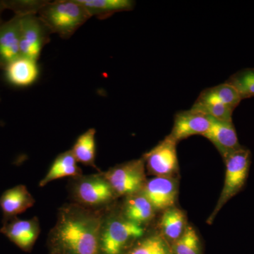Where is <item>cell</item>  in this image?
I'll use <instances>...</instances> for the list:
<instances>
[{"mask_svg": "<svg viewBox=\"0 0 254 254\" xmlns=\"http://www.w3.org/2000/svg\"><path fill=\"white\" fill-rule=\"evenodd\" d=\"M210 125L208 115L194 108L176 114L171 133L168 135L177 143L194 135H203Z\"/></svg>", "mask_w": 254, "mask_h": 254, "instance_id": "8fae6325", "label": "cell"}, {"mask_svg": "<svg viewBox=\"0 0 254 254\" xmlns=\"http://www.w3.org/2000/svg\"><path fill=\"white\" fill-rule=\"evenodd\" d=\"M141 192L155 210H165L175 206L178 184L175 177H155L147 180Z\"/></svg>", "mask_w": 254, "mask_h": 254, "instance_id": "30bf717a", "label": "cell"}, {"mask_svg": "<svg viewBox=\"0 0 254 254\" xmlns=\"http://www.w3.org/2000/svg\"><path fill=\"white\" fill-rule=\"evenodd\" d=\"M0 70H2V67H1V64H0Z\"/></svg>", "mask_w": 254, "mask_h": 254, "instance_id": "83f0119b", "label": "cell"}, {"mask_svg": "<svg viewBox=\"0 0 254 254\" xmlns=\"http://www.w3.org/2000/svg\"><path fill=\"white\" fill-rule=\"evenodd\" d=\"M125 254H173L171 246L160 232L145 235L137 240Z\"/></svg>", "mask_w": 254, "mask_h": 254, "instance_id": "7402d4cb", "label": "cell"}, {"mask_svg": "<svg viewBox=\"0 0 254 254\" xmlns=\"http://www.w3.org/2000/svg\"><path fill=\"white\" fill-rule=\"evenodd\" d=\"M209 129L203 136L208 138L225 159L233 152L242 148L236 130L232 122L220 121L210 118Z\"/></svg>", "mask_w": 254, "mask_h": 254, "instance_id": "7c38bea8", "label": "cell"}, {"mask_svg": "<svg viewBox=\"0 0 254 254\" xmlns=\"http://www.w3.org/2000/svg\"><path fill=\"white\" fill-rule=\"evenodd\" d=\"M82 171L71 150L60 153L55 159L46 176L40 182L39 187H44L50 182L64 177L77 178L82 176Z\"/></svg>", "mask_w": 254, "mask_h": 254, "instance_id": "e0dca14e", "label": "cell"}, {"mask_svg": "<svg viewBox=\"0 0 254 254\" xmlns=\"http://www.w3.org/2000/svg\"><path fill=\"white\" fill-rule=\"evenodd\" d=\"M38 16L52 34L68 39L91 18L78 0L48 1Z\"/></svg>", "mask_w": 254, "mask_h": 254, "instance_id": "7a4b0ae2", "label": "cell"}, {"mask_svg": "<svg viewBox=\"0 0 254 254\" xmlns=\"http://www.w3.org/2000/svg\"><path fill=\"white\" fill-rule=\"evenodd\" d=\"M155 211L141 191L126 197L121 213L127 220L143 227L153 218Z\"/></svg>", "mask_w": 254, "mask_h": 254, "instance_id": "2e32d148", "label": "cell"}, {"mask_svg": "<svg viewBox=\"0 0 254 254\" xmlns=\"http://www.w3.org/2000/svg\"><path fill=\"white\" fill-rule=\"evenodd\" d=\"M50 254H54V253H50Z\"/></svg>", "mask_w": 254, "mask_h": 254, "instance_id": "f546056e", "label": "cell"}, {"mask_svg": "<svg viewBox=\"0 0 254 254\" xmlns=\"http://www.w3.org/2000/svg\"><path fill=\"white\" fill-rule=\"evenodd\" d=\"M95 135H96V130L95 128H88L87 131L78 136L71 150L77 163L97 169L95 165V157H96Z\"/></svg>", "mask_w": 254, "mask_h": 254, "instance_id": "44dd1931", "label": "cell"}, {"mask_svg": "<svg viewBox=\"0 0 254 254\" xmlns=\"http://www.w3.org/2000/svg\"><path fill=\"white\" fill-rule=\"evenodd\" d=\"M226 82L236 89L242 100L254 97V68L240 70Z\"/></svg>", "mask_w": 254, "mask_h": 254, "instance_id": "603a6c76", "label": "cell"}, {"mask_svg": "<svg viewBox=\"0 0 254 254\" xmlns=\"http://www.w3.org/2000/svg\"><path fill=\"white\" fill-rule=\"evenodd\" d=\"M104 213L73 203L58 212L49 235L50 253L99 254L100 230Z\"/></svg>", "mask_w": 254, "mask_h": 254, "instance_id": "6da1fadb", "label": "cell"}, {"mask_svg": "<svg viewBox=\"0 0 254 254\" xmlns=\"http://www.w3.org/2000/svg\"><path fill=\"white\" fill-rule=\"evenodd\" d=\"M192 108L199 110L210 118L225 122H232V115L235 110L226 105L198 103H194Z\"/></svg>", "mask_w": 254, "mask_h": 254, "instance_id": "484cf974", "label": "cell"}, {"mask_svg": "<svg viewBox=\"0 0 254 254\" xmlns=\"http://www.w3.org/2000/svg\"><path fill=\"white\" fill-rule=\"evenodd\" d=\"M188 226L185 212L176 207L164 210L160 222V234L170 246L183 235Z\"/></svg>", "mask_w": 254, "mask_h": 254, "instance_id": "ac0fdd59", "label": "cell"}, {"mask_svg": "<svg viewBox=\"0 0 254 254\" xmlns=\"http://www.w3.org/2000/svg\"><path fill=\"white\" fill-rule=\"evenodd\" d=\"M1 96H0V102H1Z\"/></svg>", "mask_w": 254, "mask_h": 254, "instance_id": "f1b7e54d", "label": "cell"}, {"mask_svg": "<svg viewBox=\"0 0 254 254\" xmlns=\"http://www.w3.org/2000/svg\"><path fill=\"white\" fill-rule=\"evenodd\" d=\"M20 16H15L0 23V64L5 66L21 57L20 53Z\"/></svg>", "mask_w": 254, "mask_h": 254, "instance_id": "4fadbf2b", "label": "cell"}, {"mask_svg": "<svg viewBox=\"0 0 254 254\" xmlns=\"http://www.w3.org/2000/svg\"><path fill=\"white\" fill-rule=\"evenodd\" d=\"M73 183V197L76 203L97 209L109 204L117 195L103 173L77 177Z\"/></svg>", "mask_w": 254, "mask_h": 254, "instance_id": "5b68a950", "label": "cell"}, {"mask_svg": "<svg viewBox=\"0 0 254 254\" xmlns=\"http://www.w3.org/2000/svg\"><path fill=\"white\" fill-rule=\"evenodd\" d=\"M5 9H6V6H5L4 0H0V23L3 22L1 14Z\"/></svg>", "mask_w": 254, "mask_h": 254, "instance_id": "4316f807", "label": "cell"}, {"mask_svg": "<svg viewBox=\"0 0 254 254\" xmlns=\"http://www.w3.org/2000/svg\"><path fill=\"white\" fill-rule=\"evenodd\" d=\"M0 232L23 252H30L41 232L39 220L36 217L28 220H21L17 217L6 219Z\"/></svg>", "mask_w": 254, "mask_h": 254, "instance_id": "9c48e42d", "label": "cell"}, {"mask_svg": "<svg viewBox=\"0 0 254 254\" xmlns=\"http://www.w3.org/2000/svg\"><path fill=\"white\" fill-rule=\"evenodd\" d=\"M4 71L6 81L20 88L31 86L39 75L37 61L21 56L8 64Z\"/></svg>", "mask_w": 254, "mask_h": 254, "instance_id": "9a60e30c", "label": "cell"}, {"mask_svg": "<svg viewBox=\"0 0 254 254\" xmlns=\"http://www.w3.org/2000/svg\"><path fill=\"white\" fill-rule=\"evenodd\" d=\"M92 17L99 19L113 16L116 13L133 9L136 2L133 0H78Z\"/></svg>", "mask_w": 254, "mask_h": 254, "instance_id": "d6986e66", "label": "cell"}, {"mask_svg": "<svg viewBox=\"0 0 254 254\" xmlns=\"http://www.w3.org/2000/svg\"><path fill=\"white\" fill-rule=\"evenodd\" d=\"M173 254H202L201 243L195 229L187 226L182 236L171 246Z\"/></svg>", "mask_w": 254, "mask_h": 254, "instance_id": "cb8c5ba5", "label": "cell"}, {"mask_svg": "<svg viewBox=\"0 0 254 254\" xmlns=\"http://www.w3.org/2000/svg\"><path fill=\"white\" fill-rule=\"evenodd\" d=\"M251 158L250 150L242 146L224 159L226 167L225 182L218 203L208 218V223H212L222 207L245 187L250 172Z\"/></svg>", "mask_w": 254, "mask_h": 254, "instance_id": "277c9868", "label": "cell"}, {"mask_svg": "<svg viewBox=\"0 0 254 254\" xmlns=\"http://www.w3.org/2000/svg\"><path fill=\"white\" fill-rule=\"evenodd\" d=\"M177 143L170 136H166L143 155L148 173L155 177H174L178 173Z\"/></svg>", "mask_w": 254, "mask_h": 254, "instance_id": "ba28073f", "label": "cell"}, {"mask_svg": "<svg viewBox=\"0 0 254 254\" xmlns=\"http://www.w3.org/2000/svg\"><path fill=\"white\" fill-rule=\"evenodd\" d=\"M242 100L236 89L225 82L202 91L195 103L223 105L235 110Z\"/></svg>", "mask_w": 254, "mask_h": 254, "instance_id": "ffe728a7", "label": "cell"}, {"mask_svg": "<svg viewBox=\"0 0 254 254\" xmlns=\"http://www.w3.org/2000/svg\"><path fill=\"white\" fill-rule=\"evenodd\" d=\"M50 30L38 15L20 18V53L38 62L42 50L50 41Z\"/></svg>", "mask_w": 254, "mask_h": 254, "instance_id": "52a82bcc", "label": "cell"}, {"mask_svg": "<svg viewBox=\"0 0 254 254\" xmlns=\"http://www.w3.org/2000/svg\"><path fill=\"white\" fill-rule=\"evenodd\" d=\"M35 202V198L24 185H17L5 190L0 197V208L4 220L23 213L33 206Z\"/></svg>", "mask_w": 254, "mask_h": 254, "instance_id": "5bb4252c", "label": "cell"}, {"mask_svg": "<svg viewBox=\"0 0 254 254\" xmlns=\"http://www.w3.org/2000/svg\"><path fill=\"white\" fill-rule=\"evenodd\" d=\"M145 234L144 227L133 223L122 214L103 217L99 240V254H125Z\"/></svg>", "mask_w": 254, "mask_h": 254, "instance_id": "3957f363", "label": "cell"}, {"mask_svg": "<svg viewBox=\"0 0 254 254\" xmlns=\"http://www.w3.org/2000/svg\"><path fill=\"white\" fill-rule=\"evenodd\" d=\"M103 175L117 195L126 197L141 192L147 181L143 157L117 165Z\"/></svg>", "mask_w": 254, "mask_h": 254, "instance_id": "8992f818", "label": "cell"}, {"mask_svg": "<svg viewBox=\"0 0 254 254\" xmlns=\"http://www.w3.org/2000/svg\"><path fill=\"white\" fill-rule=\"evenodd\" d=\"M48 1L44 0H4L6 9L11 10L15 16L38 15Z\"/></svg>", "mask_w": 254, "mask_h": 254, "instance_id": "d4e9b609", "label": "cell"}]
</instances>
